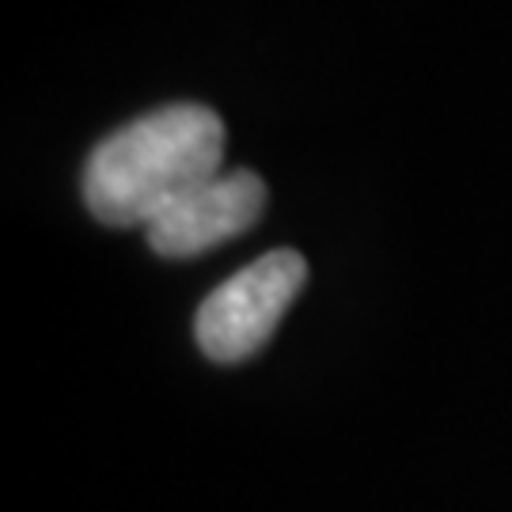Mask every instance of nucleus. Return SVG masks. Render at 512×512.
Here are the masks:
<instances>
[{"label": "nucleus", "instance_id": "1", "mask_svg": "<svg viewBox=\"0 0 512 512\" xmlns=\"http://www.w3.org/2000/svg\"><path fill=\"white\" fill-rule=\"evenodd\" d=\"M224 122L202 103H171L99 141L84 167V202L110 228H148L220 175Z\"/></svg>", "mask_w": 512, "mask_h": 512}, {"label": "nucleus", "instance_id": "2", "mask_svg": "<svg viewBox=\"0 0 512 512\" xmlns=\"http://www.w3.org/2000/svg\"><path fill=\"white\" fill-rule=\"evenodd\" d=\"M308 281V262L300 251H270L243 266L220 289L205 296L194 319V338L209 361L236 365L255 357L270 342L285 311L293 308Z\"/></svg>", "mask_w": 512, "mask_h": 512}, {"label": "nucleus", "instance_id": "3", "mask_svg": "<svg viewBox=\"0 0 512 512\" xmlns=\"http://www.w3.org/2000/svg\"><path fill=\"white\" fill-rule=\"evenodd\" d=\"M266 213V183L255 171H220L183 202L171 205L164 217L152 220L145 232L152 251L164 258H190L213 251L228 239L243 236Z\"/></svg>", "mask_w": 512, "mask_h": 512}]
</instances>
